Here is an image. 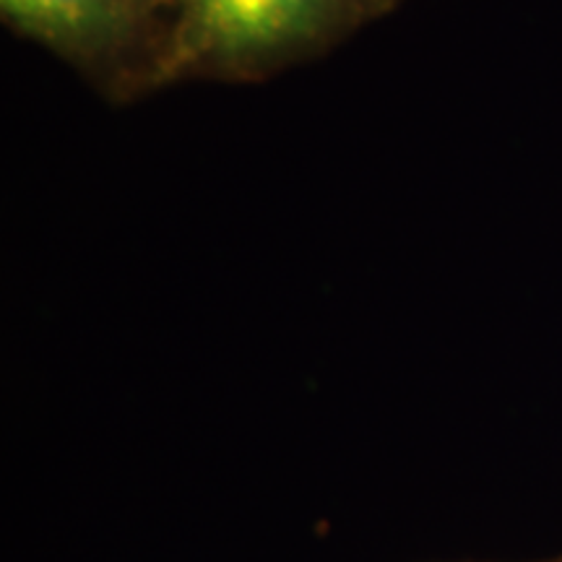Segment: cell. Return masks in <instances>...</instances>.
Returning <instances> with one entry per match:
<instances>
[{"instance_id": "cell-1", "label": "cell", "mask_w": 562, "mask_h": 562, "mask_svg": "<svg viewBox=\"0 0 562 562\" xmlns=\"http://www.w3.org/2000/svg\"><path fill=\"white\" fill-rule=\"evenodd\" d=\"M182 40L214 58L263 55L307 37L339 0H178Z\"/></svg>"}, {"instance_id": "cell-2", "label": "cell", "mask_w": 562, "mask_h": 562, "mask_svg": "<svg viewBox=\"0 0 562 562\" xmlns=\"http://www.w3.org/2000/svg\"><path fill=\"white\" fill-rule=\"evenodd\" d=\"M154 0H0L5 19L66 47H97L121 37Z\"/></svg>"}]
</instances>
